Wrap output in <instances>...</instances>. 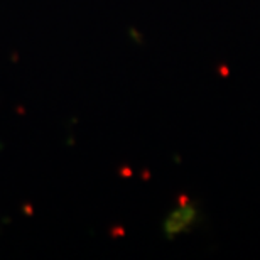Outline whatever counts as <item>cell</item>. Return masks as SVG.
Here are the masks:
<instances>
[{
  "label": "cell",
  "mask_w": 260,
  "mask_h": 260,
  "mask_svg": "<svg viewBox=\"0 0 260 260\" xmlns=\"http://www.w3.org/2000/svg\"><path fill=\"white\" fill-rule=\"evenodd\" d=\"M198 221V210L191 201L179 203L178 208H174L169 213V216L164 221V233L168 238H176L183 235Z\"/></svg>",
  "instance_id": "6da1fadb"
}]
</instances>
